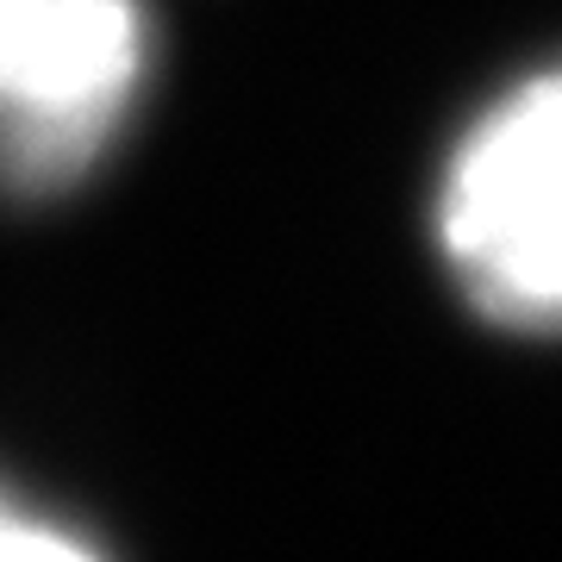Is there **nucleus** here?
<instances>
[{"label":"nucleus","mask_w":562,"mask_h":562,"mask_svg":"<svg viewBox=\"0 0 562 562\" xmlns=\"http://www.w3.org/2000/svg\"><path fill=\"white\" fill-rule=\"evenodd\" d=\"M81 557H94L88 538L0 501V562H81Z\"/></svg>","instance_id":"7ed1b4c3"},{"label":"nucleus","mask_w":562,"mask_h":562,"mask_svg":"<svg viewBox=\"0 0 562 562\" xmlns=\"http://www.w3.org/2000/svg\"><path fill=\"white\" fill-rule=\"evenodd\" d=\"M150 69L138 0H0V181L57 194L94 169Z\"/></svg>","instance_id":"f03ea898"},{"label":"nucleus","mask_w":562,"mask_h":562,"mask_svg":"<svg viewBox=\"0 0 562 562\" xmlns=\"http://www.w3.org/2000/svg\"><path fill=\"white\" fill-rule=\"evenodd\" d=\"M438 238L462 294L513 331H562V69L525 81L443 169Z\"/></svg>","instance_id":"f257e3e1"}]
</instances>
